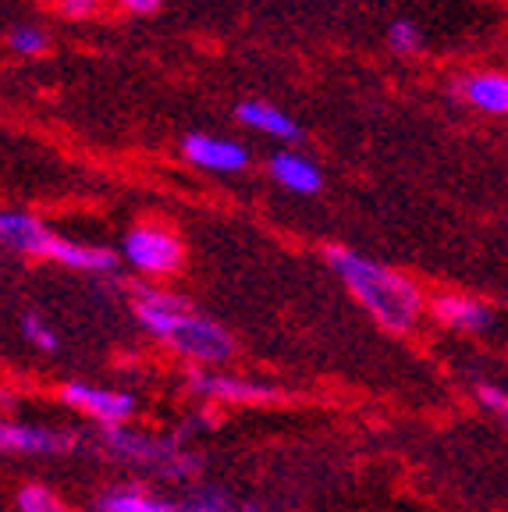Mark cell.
<instances>
[{"label": "cell", "mask_w": 508, "mask_h": 512, "mask_svg": "<svg viewBox=\"0 0 508 512\" xmlns=\"http://www.w3.org/2000/svg\"><path fill=\"white\" fill-rule=\"evenodd\" d=\"M469 104H477L487 114H505L508 111V79L498 72L487 75H469L466 86H462Z\"/></svg>", "instance_id": "cell-15"}, {"label": "cell", "mask_w": 508, "mask_h": 512, "mask_svg": "<svg viewBox=\"0 0 508 512\" xmlns=\"http://www.w3.org/2000/svg\"><path fill=\"white\" fill-rule=\"evenodd\" d=\"M189 388L203 399H217V402H267L274 399V388L267 384H256L249 377H235V374H221V370H203L196 367L189 374Z\"/></svg>", "instance_id": "cell-7"}, {"label": "cell", "mask_w": 508, "mask_h": 512, "mask_svg": "<svg viewBox=\"0 0 508 512\" xmlns=\"http://www.w3.org/2000/svg\"><path fill=\"white\" fill-rule=\"evenodd\" d=\"M434 317L455 331H487L494 324L491 306L473 296H441L434 303Z\"/></svg>", "instance_id": "cell-11"}, {"label": "cell", "mask_w": 508, "mask_h": 512, "mask_svg": "<svg viewBox=\"0 0 508 512\" xmlns=\"http://www.w3.org/2000/svg\"><path fill=\"white\" fill-rule=\"evenodd\" d=\"M327 260H331L334 274L345 281V288L356 296V303L363 306L384 331L405 335V331L416 328V320H420V310H423V296L405 274L391 271V267L377 264V260H366V256L352 253V249H338V246L327 253Z\"/></svg>", "instance_id": "cell-2"}, {"label": "cell", "mask_w": 508, "mask_h": 512, "mask_svg": "<svg viewBox=\"0 0 508 512\" xmlns=\"http://www.w3.org/2000/svg\"><path fill=\"white\" fill-rule=\"evenodd\" d=\"M93 512H182L178 502H167L143 488H111L96 498Z\"/></svg>", "instance_id": "cell-14"}, {"label": "cell", "mask_w": 508, "mask_h": 512, "mask_svg": "<svg viewBox=\"0 0 508 512\" xmlns=\"http://www.w3.org/2000/svg\"><path fill=\"white\" fill-rule=\"evenodd\" d=\"M125 260L143 274H171L182 264V242L171 232L157 228V224H143V228H132L125 235V246H121Z\"/></svg>", "instance_id": "cell-4"}, {"label": "cell", "mask_w": 508, "mask_h": 512, "mask_svg": "<svg viewBox=\"0 0 508 512\" xmlns=\"http://www.w3.org/2000/svg\"><path fill=\"white\" fill-rule=\"evenodd\" d=\"M18 509L22 512H68L64 502L43 484H29V488L18 491Z\"/></svg>", "instance_id": "cell-17"}, {"label": "cell", "mask_w": 508, "mask_h": 512, "mask_svg": "<svg viewBox=\"0 0 508 512\" xmlns=\"http://www.w3.org/2000/svg\"><path fill=\"white\" fill-rule=\"evenodd\" d=\"M75 445H79V434H72V431L0 420V452H18V456H61V452H72Z\"/></svg>", "instance_id": "cell-6"}, {"label": "cell", "mask_w": 508, "mask_h": 512, "mask_svg": "<svg viewBox=\"0 0 508 512\" xmlns=\"http://www.w3.org/2000/svg\"><path fill=\"white\" fill-rule=\"evenodd\" d=\"M104 445L121 463L143 466V470H153L157 477L167 480H189L203 470L199 456L185 452L178 434H171V438H150V434L128 431V427H104Z\"/></svg>", "instance_id": "cell-3"}, {"label": "cell", "mask_w": 508, "mask_h": 512, "mask_svg": "<svg viewBox=\"0 0 508 512\" xmlns=\"http://www.w3.org/2000/svg\"><path fill=\"white\" fill-rule=\"evenodd\" d=\"M185 157L196 164V168L207 171H242L249 164V150L231 139H217V136H189L182 143Z\"/></svg>", "instance_id": "cell-8"}, {"label": "cell", "mask_w": 508, "mask_h": 512, "mask_svg": "<svg viewBox=\"0 0 508 512\" xmlns=\"http://www.w3.org/2000/svg\"><path fill=\"white\" fill-rule=\"evenodd\" d=\"M132 313L164 345L185 356V360L199 363V367H221L235 356V338L210 317H199L185 299L160 292V288H135Z\"/></svg>", "instance_id": "cell-1"}, {"label": "cell", "mask_w": 508, "mask_h": 512, "mask_svg": "<svg viewBox=\"0 0 508 512\" xmlns=\"http://www.w3.org/2000/svg\"><path fill=\"white\" fill-rule=\"evenodd\" d=\"M47 260H57V264L72 267V271H93V274H107L118 267V253L104 246H82V242H72V239H57L50 235L47 242Z\"/></svg>", "instance_id": "cell-10"}, {"label": "cell", "mask_w": 508, "mask_h": 512, "mask_svg": "<svg viewBox=\"0 0 508 512\" xmlns=\"http://www.w3.org/2000/svg\"><path fill=\"white\" fill-rule=\"evenodd\" d=\"M96 8H100V0H61V11L72 18H89Z\"/></svg>", "instance_id": "cell-22"}, {"label": "cell", "mask_w": 508, "mask_h": 512, "mask_svg": "<svg viewBox=\"0 0 508 512\" xmlns=\"http://www.w3.org/2000/svg\"><path fill=\"white\" fill-rule=\"evenodd\" d=\"M128 11H139V15H150V11L160 8V0H121Z\"/></svg>", "instance_id": "cell-23"}, {"label": "cell", "mask_w": 508, "mask_h": 512, "mask_svg": "<svg viewBox=\"0 0 508 512\" xmlns=\"http://www.w3.org/2000/svg\"><path fill=\"white\" fill-rule=\"evenodd\" d=\"M22 335L43 352H57V345H61V342H57V335H54V328H50L40 313H25V317H22Z\"/></svg>", "instance_id": "cell-18"}, {"label": "cell", "mask_w": 508, "mask_h": 512, "mask_svg": "<svg viewBox=\"0 0 508 512\" xmlns=\"http://www.w3.org/2000/svg\"><path fill=\"white\" fill-rule=\"evenodd\" d=\"M270 175L278 185H285L288 192H299V196H313L324 185V175H320L317 164L299 157V153H278L270 160Z\"/></svg>", "instance_id": "cell-12"}, {"label": "cell", "mask_w": 508, "mask_h": 512, "mask_svg": "<svg viewBox=\"0 0 508 512\" xmlns=\"http://www.w3.org/2000/svg\"><path fill=\"white\" fill-rule=\"evenodd\" d=\"M61 399L72 409H79L82 416L96 420L104 427H125L135 416V399L118 388H100V384L86 381H68L61 388Z\"/></svg>", "instance_id": "cell-5"}, {"label": "cell", "mask_w": 508, "mask_h": 512, "mask_svg": "<svg viewBox=\"0 0 508 512\" xmlns=\"http://www.w3.org/2000/svg\"><path fill=\"white\" fill-rule=\"evenodd\" d=\"M477 399H480V406L491 409V413L498 416V420H505L508 399H505V392H501L498 384H480V388H477Z\"/></svg>", "instance_id": "cell-21"}, {"label": "cell", "mask_w": 508, "mask_h": 512, "mask_svg": "<svg viewBox=\"0 0 508 512\" xmlns=\"http://www.w3.org/2000/svg\"><path fill=\"white\" fill-rule=\"evenodd\" d=\"M47 242L50 232L43 228L40 217L22 214V210H0V246L25 256H43L47 253Z\"/></svg>", "instance_id": "cell-9"}, {"label": "cell", "mask_w": 508, "mask_h": 512, "mask_svg": "<svg viewBox=\"0 0 508 512\" xmlns=\"http://www.w3.org/2000/svg\"><path fill=\"white\" fill-rule=\"evenodd\" d=\"M242 125L256 128V132H267V136H278V139H302V128L288 118L285 111H278L274 104H263V100H246V104L235 107Z\"/></svg>", "instance_id": "cell-13"}, {"label": "cell", "mask_w": 508, "mask_h": 512, "mask_svg": "<svg viewBox=\"0 0 508 512\" xmlns=\"http://www.w3.org/2000/svg\"><path fill=\"white\" fill-rule=\"evenodd\" d=\"M178 509H182V512H242L239 505L228 498V491L214 488V484H207V488H196L182 505H178Z\"/></svg>", "instance_id": "cell-16"}, {"label": "cell", "mask_w": 508, "mask_h": 512, "mask_svg": "<svg viewBox=\"0 0 508 512\" xmlns=\"http://www.w3.org/2000/svg\"><path fill=\"white\" fill-rule=\"evenodd\" d=\"M388 43H391V50H395V54H416V50H420V32H416L413 22H405V18H402V22L391 25Z\"/></svg>", "instance_id": "cell-20"}, {"label": "cell", "mask_w": 508, "mask_h": 512, "mask_svg": "<svg viewBox=\"0 0 508 512\" xmlns=\"http://www.w3.org/2000/svg\"><path fill=\"white\" fill-rule=\"evenodd\" d=\"M8 43L15 54H40V50L47 47V36H43L36 25H18V29L8 36Z\"/></svg>", "instance_id": "cell-19"}]
</instances>
